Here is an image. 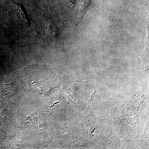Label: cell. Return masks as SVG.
<instances>
[{
	"instance_id": "6da1fadb",
	"label": "cell",
	"mask_w": 149,
	"mask_h": 149,
	"mask_svg": "<svg viewBox=\"0 0 149 149\" xmlns=\"http://www.w3.org/2000/svg\"><path fill=\"white\" fill-rule=\"evenodd\" d=\"M92 0H81L80 5L74 13V23L76 26L81 23L85 14L86 12L91 8Z\"/></svg>"
},
{
	"instance_id": "7a4b0ae2",
	"label": "cell",
	"mask_w": 149,
	"mask_h": 149,
	"mask_svg": "<svg viewBox=\"0 0 149 149\" xmlns=\"http://www.w3.org/2000/svg\"><path fill=\"white\" fill-rule=\"evenodd\" d=\"M15 4L17 6L18 8L19 12L20 13V15L21 16V19L25 24H27L28 26H29V19L28 18V16H27L26 14V10L24 6L22 4L19 3H15Z\"/></svg>"
}]
</instances>
